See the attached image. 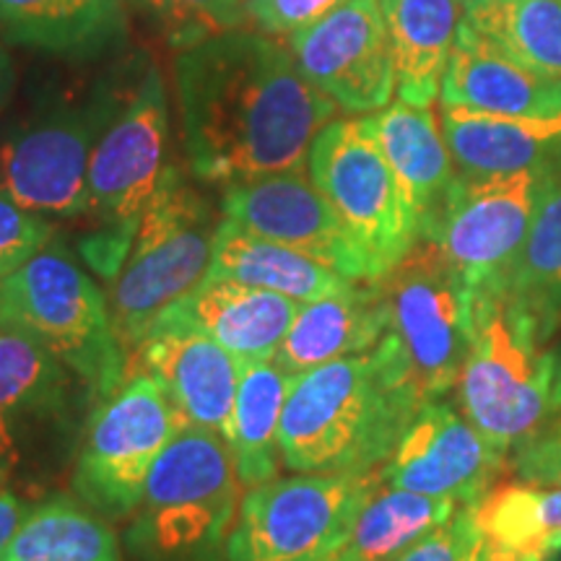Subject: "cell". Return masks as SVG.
Returning a JSON list of instances; mask_svg holds the SVG:
<instances>
[{"label": "cell", "instance_id": "60d3db41", "mask_svg": "<svg viewBox=\"0 0 561 561\" xmlns=\"http://www.w3.org/2000/svg\"><path fill=\"white\" fill-rule=\"evenodd\" d=\"M541 553H543V557L549 559V561H561V530L546 538Z\"/></svg>", "mask_w": 561, "mask_h": 561}, {"label": "cell", "instance_id": "8fae6325", "mask_svg": "<svg viewBox=\"0 0 561 561\" xmlns=\"http://www.w3.org/2000/svg\"><path fill=\"white\" fill-rule=\"evenodd\" d=\"M388 331L401 343L424 403L458 385L476 335V297L430 240H419L396 268L377 278Z\"/></svg>", "mask_w": 561, "mask_h": 561}, {"label": "cell", "instance_id": "44dd1931", "mask_svg": "<svg viewBox=\"0 0 561 561\" xmlns=\"http://www.w3.org/2000/svg\"><path fill=\"white\" fill-rule=\"evenodd\" d=\"M125 0H0V37L68 62L115 58L128 42Z\"/></svg>", "mask_w": 561, "mask_h": 561}, {"label": "cell", "instance_id": "d4e9b609", "mask_svg": "<svg viewBox=\"0 0 561 561\" xmlns=\"http://www.w3.org/2000/svg\"><path fill=\"white\" fill-rule=\"evenodd\" d=\"M206 280H237V284L255 286V289L276 291L299 305L331 297L354 284L339 271L328 268L297 250L252 234L250 229L240 227L227 216L216 231Z\"/></svg>", "mask_w": 561, "mask_h": 561}, {"label": "cell", "instance_id": "cb8c5ba5", "mask_svg": "<svg viewBox=\"0 0 561 561\" xmlns=\"http://www.w3.org/2000/svg\"><path fill=\"white\" fill-rule=\"evenodd\" d=\"M367 121L401 185L421 237L458 178L442 125L430 107L409 102L388 104Z\"/></svg>", "mask_w": 561, "mask_h": 561}, {"label": "cell", "instance_id": "e575fe53", "mask_svg": "<svg viewBox=\"0 0 561 561\" xmlns=\"http://www.w3.org/2000/svg\"><path fill=\"white\" fill-rule=\"evenodd\" d=\"M53 224L0 195V278L53 242Z\"/></svg>", "mask_w": 561, "mask_h": 561}, {"label": "cell", "instance_id": "83f0119b", "mask_svg": "<svg viewBox=\"0 0 561 561\" xmlns=\"http://www.w3.org/2000/svg\"><path fill=\"white\" fill-rule=\"evenodd\" d=\"M0 561H123V553L115 533L94 512L53 496L26 512Z\"/></svg>", "mask_w": 561, "mask_h": 561}, {"label": "cell", "instance_id": "836d02e7", "mask_svg": "<svg viewBox=\"0 0 561 561\" xmlns=\"http://www.w3.org/2000/svg\"><path fill=\"white\" fill-rule=\"evenodd\" d=\"M507 473L533 486H561V341L557 343V392L549 419L510 455Z\"/></svg>", "mask_w": 561, "mask_h": 561}, {"label": "cell", "instance_id": "ab89813d", "mask_svg": "<svg viewBox=\"0 0 561 561\" xmlns=\"http://www.w3.org/2000/svg\"><path fill=\"white\" fill-rule=\"evenodd\" d=\"M486 561H549L538 551H502L486 546Z\"/></svg>", "mask_w": 561, "mask_h": 561}, {"label": "cell", "instance_id": "30bf717a", "mask_svg": "<svg viewBox=\"0 0 561 561\" xmlns=\"http://www.w3.org/2000/svg\"><path fill=\"white\" fill-rule=\"evenodd\" d=\"M307 174L367 261L369 280L396 268L419 227L367 117L331 121L314 138Z\"/></svg>", "mask_w": 561, "mask_h": 561}, {"label": "cell", "instance_id": "3957f363", "mask_svg": "<svg viewBox=\"0 0 561 561\" xmlns=\"http://www.w3.org/2000/svg\"><path fill=\"white\" fill-rule=\"evenodd\" d=\"M151 58L138 50L81 87L58 91L0 133V195L53 219L89 214V164Z\"/></svg>", "mask_w": 561, "mask_h": 561}, {"label": "cell", "instance_id": "8d00e7d4", "mask_svg": "<svg viewBox=\"0 0 561 561\" xmlns=\"http://www.w3.org/2000/svg\"><path fill=\"white\" fill-rule=\"evenodd\" d=\"M343 3L346 0H244V11L257 32L291 37L294 32L331 16Z\"/></svg>", "mask_w": 561, "mask_h": 561}, {"label": "cell", "instance_id": "9a60e30c", "mask_svg": "<svg viewBox=\"0 0 561 561\" xmlns=\"http://www.w3.org/2000/svg\"><path fill=\"white\" fill-rule=\"evenodd\" d=\"M507 460L442 398L421 405L380 473L388 486L479 504L507 473Z\"/></svg>", "mask_w": 561, "mask_h": 561}, {"label": "cell", "instance_id": "9c48e42d", "mask_svg": "<svg viewBox=\"0 0 561 561\" xmlns=\"http://www.w3.org/2000/svg\"><path fill=\"white\" fill-rule=\"evenodd\" d=\"M369 473H297L248 489L229 533L227 561H320L348 543L351 528L380 486Z\"/></svg>", "mask_w": 561, "mask_h": 561}, {"label": "cell", "instance_id": "f546056e", "mask_svg": "<svg viewBox=\"0 0 561 561\" xmlns=\"http://www.w3.org/2000/svg\"><path fill=\"white\" fill-rule=\"evenodd\" d=\"M462 507L453 500L380 486L369 494L351 528L346 551L354 561H396L426 533L445 525Z\"/></svg>", "mask_w": 561, "mask_h": 561}, {"label": "cell", "instance_id": "7402d4cb", "mask_svg": "<svg viewBox=\"0 0 561 561\" xmlns=\"http://www.w3.org/2000/svg\"><path fill=\"white\" fill-rule=\"evenodd\" d=\"M442 133L460 172H536L561 182V115H489L442 104Z\"/></svg>", "mask_w": 561, "mask_h": 561}, {"label": "cell", "instance_id": "f35d334b", "mask_svg": "<svg viewBox=\"0 0 561 561\" xmlns=\"http://www.w3.org/2000/svg\"><path fill=\"white\" fill-rule=\"evenodd\" d=\"M13 87H16V68H13L5 39L0 37V112H3L5 104H9Z\"/></svg>", "mask_w": 561, "mask_h": 561}, {"label": "cell", "instance_id": "5bb4252c", "mask_svg": "<svg viewBox=\"0 0 561 561\" xmlns=\"http://www.w3.org/2000/svg\"><path fill=\"white\" fill-rule=\"evenodd\" d=\"M289 50L307 81L351 115L380 112L396 94L382 0H346L331 16L294 32Z\"/></svg>", "mask_w": 561, "mask_h": 561}, {"label": "cell", "instance_id": "d590c367", "mask_svg": "<svg viewBox=\"0 0 561 561\" xmlns=\"http://www.w3.org/2000/svg\"><path fill=\"white\" fill-rule=\"evenodd\" d=\"M481 541L483 533L476 523L473 504H462L450 520L426 533L396 561H466Z\"/></svg>", "mask_w": 561, "mask_h": 561}, {"label": "cell", "instance_id": "ffe728a7", "mask_svg": "<svg viewBox=\"0 0 561 561\" xmlns=\"http://www.w3.org/2000/svg\"><path fill=\"white\" fill-rule=\"evenodd\" d=\"M133 356L140 367L136 371L151 375L170 392L191 424L227 439L244 367L234 354L201 333L170 331L151 333Z\"/></svg>", "mask_w": 561, "mask_h": 561}, {"label": "cell", "instance_id": "f1b7e54d", "mask_svg": "<svg viewBox=\"0 0 561 561\" xmlns=\"http://www.w3.org/2000/svg\"><path fill=\"white\" fill-rule=\"evenodd\" d=\"M504 297L528 314L546 343L561 333V182L538 203Z\"/></svg>", "mask_w": 561, "mask_h": 561}, {"label": "cell", "instance_id": "5b68a950", "mask_svg": "<svg viewBox=\"0 0 561 561\" xmlns=\"http://www.w3.org/2000/svg\"><path fill=\"white\" fill-rule=\"evenodd\" d=\"M0 322L30 333L104 401L128 375L110 299L62 244L50 242L0 278Z\"/></svg>", "mask_w": 561, "mask_h": 561}, {"label": "cell", "instance_id": "1f68e13d", "mask_svg": "<svg viewBox=\"0 0 561 561\" xmlns=\"http://www.w3.org/2000/svg\"><path fill=\"white\" fill-rule=\"evenodd\" d=\"M483 541L502 551H538L561 530V486L500 481L473 504Z\"/></svg>", "mask_w": 561, "mask_h": 561}, {"label": "cell", "instance_id": "7a4b0ae2", "mask_svg": "<svg viewBox=\"0 0 561 561\" xmlns=\"http://www.w3.org/2000/svg\"><path fill=\"white\" fill-rule=\"evenodd\" d=\"M424 398L390 331L362 354L291 380L278 447L294 473H369L390 460Z\"/></svg>", "mask_w": 561, "mask_h": 561}, {"label": "cell", "instance_id": "8992f818", "mask_svg": "<svg viewBox=\"0 0 561 561\" xmlns=\"http://www.w3.org/2000/svg\"><path fill=\"white\" fill-rule=\"evenodd\" d=\"M219 224L206 195L170 161L112 280V322L128 359L159 314L206 280Z\"/></svg>", "mask_w": 561, "mask_h": 561}, {"label": "cell", "instance_id": "b9f144b4", "mask_svg": "<svg viewBox=\"0 0 561 561\" xmlns=\"http://www.w3.org/2000/svg\"><path fill=\"white\" fill-rule=\"evenodd\" d=\"M466 561H486V541H481L476 549L471 551V557H468Z\"/></svg>", "mask_w": 561, "mask_h": 561}, {"label": "cell", "instance_id": "d6986e66", "mask_svg": "<svg viewBox=\"0 0 561 561\" xmlns=\"http://www.w3.org/2000/svg\"><path fill=\"white\" fill-rule=\"evenodd\" d=\"M439 96L445 107H466L489 115H561V79L523 66L466 21H460Z\"/></svg>", "mask_w": 561, "mask_h": 561}, {"label": "cell", "instance_id": "4dcf8cb0", "mask_svg": "<svg viewBox=\"0 0 561 561\" xmlns=\"http://www.w3.org/2000/svg\"><path fill=\"white\" fill-rule=\"evenodd\" d=\"M462 21L523 66L561 79V0H468Z\"/></svg>", "mask_w": 561, "mask_h": 561}, {"label": "cell", "instance_id": "d6a6232c", "mask_svg": "<svg viewBox=\"0 0 561 561\" xmlns=\"http://www.w3.org/2000/svg\"><path fill=\"white\" fill-rule=\"evenodd\" d=\"M151 5L167 39L178 50L237 30L248 19L244 0H151Z\"/></svg>", "mask_w": 561, "mask_h": 561}, {"label": "cell", "instance_id": "ee69618b", "mask_svg": "<svg viewBox=\"0 0 561 561\" xmlns=\"http://www.w3.org/2000/svg\"><path fill=\"white\" fill-rule=\"evenodd\" d=\"M0 479H3V471H0Z\"/></svg>", "mask_w": 561, "mask_h": 561}, {"label": "cell", "instance_id": "6da1fadb", "mask_svg": "<svg viewBox=\"0 0 561 561\" xmlns=\"http://www.w3.org/2000/svg\"><path fill=\"white\" fill-rule=\"evenodd\" d=\"M174 94L191 174L224 187L305 172L314 138L339 110L289 47L242 26L180 50Z\"/></svg>", "mask_w": 561, "mask_h": 561}, {"label": "cell", "instance_id": "ba28073f", "mask_svg": "<svg viewBox=\"0 0 561 561\" xmlns=\"http://www.w3.org/2000/svg\"><path fill=\"white\" fill-rule=\"evenodd\" d=\"M170 151V94L149 62L130 96L104 128L89 164V214L96 231L91 261L115 276L128 255L140 216L164 178Z\"/></svg>", "mask_w": 561, "mask_h": 561}, {"label": "cell", "instance_id": "7bdbcfd3", "mask_svg": "<svg viewBox=\"0 0 561 561\" xmlns=\"http://www.w3.org/2000/svg\"><path fill=\"white\" fill-rule=\"evenodd\" d=\"M320 561H354V557H351V553L346 551V546H343L341 551H335V553H331V557H325V559H320Z\"/></svg>", "mask_w": 561, "mask_h": 561}, {"label": "cell", "instance_id": "74e56055", "mask_svg": "<svg viewBox=\"0 0 561 561\" xmlns=\"http://www.w3.org/2000/svg\"><path fill=\"white\" fill-rule=\"evenodd\" d=\"M26 512H30L26 502H21L16 494H11V491H0V553H3L5 546L11 543V538L16 536Z\"/></svg>", "mask_w": 561, "mask_h": 561}, {"label": "cell", "instance_id": "2e32d148", "mask_svg": "<svg viewBox=\"0 0 561 561\" xmlns=\"http://www.w3.org/2000/svg\"><path fill=\"white\" fill-rule=\"evenodd\" d=\"M221 214L252 234L297 250L351 280H369L367 261L310 174L284 172L224 187Z\"/></svg>", "mask_w": 561, "mask_h": 561}, {"label": "cell", "instance_id": "ac0fdd59", "mask_svg": "<svg viewBox=\"0 0 561 561\" xmlns=\"http://www.w3.org/2000/svg\"><path fill=\"white\" fill-rule=\"evenodd\" d=\"M299 307L289 297L237 280H203L159 314L151 333L193 331L216 341L242 364L268 362L284 343Z\"/></svg>", "mask_w": 561, "mask_h": 561}, {"label": "cell", "instance_id": "4fadbf2b", "mask_svg": "<svg viewBox=\"0 0 561 561\" xmlns=\"http://www.w3.org/2000/svg\"><path fill=\"white\" fill-rule=\"evenodd\" d=\"M551 185L557 182L536 172H458L419 240L437 244L473 291L476 305L502 297L538 203Z\"/></svg>", "mask_w": 561, "mask_h": 561}, {"label": "cell", "instance_id": "52a82bcc", "mask_svg": "<svg viewBox=\"0 0 561 561\" xmlns=\"http://www.w3.org/2000/svg\"><path fill=\"white\" fill-rule=\"evenodd\" d=\"M557 392V343H546L510 297L476 305V335L462 364L458 409L510 458L549 419Z\"/></svg>", "mask_w": 561, "mask_h": 561}, {"label": "cell", "instance_id": "7c38bea8", "mask_svg": "<svg viewBox=\"0 0 561 561\" xmlns=\"http://www.w3.org/2000/svg\"><path fill=\"white\" fill-rule=\"evenodd\" d=\"M187 424L151 375L128 371L121 388L91 413L76 460V494L104 517H128L144 496L153 462Z\"/></svg>", "mask_w": 561, "mask_h": 561}, {"label": "cell", "instance_id": "603a6c76", "mask_svg": "<svg viewBox=\"0 0 561 561\" xmlns=\"http://www.w3.org/2000/svg\"><path fill=\"white\" fill-rule=\"evenodd\" d=\"M388 333V305L377 280H354L348 289L301 305L276 351V364L291 377L320 364L362 354Z\"/></svg>", "mask_w": 561, "mask_h": 561}, {"label": "cell", "instance_id": "f6af8a7d", "mask_svg": "<svg viewBox=\"0 0 561 561\" xmlns=\"http://www.w3.org/2000/svg\"><path fill=\"white\" fill-rule=\"evenodd\" d=\"M462 3H468V0H462Z\"/></svg>", "mask_w": 561, "mask_h": 561}, {"label": "cell", "instance_id": "4316f807", "mask_svg": "<svg viewBox=\"0 0 561 561\" xmlns=\"http://www.w3.org/2000/svg\"><path fill=\"white\" fill-rule=\"evenodd\" d=\"M291 380L294 377L280 369L276 359L250 362L242 367L227 434L242 486H261L278 476V466L284 462L278 432Z\"/></svg>", "mask_w": 561, "mask_h": 561}, {"label": "cell", "instance_id": "277c9868", "mask_svg": "<svg viewBox=\"0 0 561 561\" xmlns=\"http://www.w3.org/2000/svg\"><path fill=\"white\" fill-rule=\"evenodd\" d=\"M240 486L227 439L187 424L153 462L125 533L130 559L227 561Z\"/></svg>", "mask_w": 561, "mask_h": 561}, {"label": "cell", "instance_id": "e0dca14e", "mask_svg": "<svg viewBox=\"0 0 561 561\" xmlns=\"http://www.w3.org/2000/svg\"><path fill=\"white\" fill-rule=\"evenodd\" d=\"M76 380L30 333L0 322V471H11L50 434L68 430Z\"/></svg>", "mask_w": 561, "mask_h": 561}, {"label": "cell", "instance_id": "484cf974", "mask_svg": "<svg viewBox=\"0 0 561 561\" xmlns=\"http://www.w3.org/2000/svg\"><path fill=\"white\" fill-rule=\"evenodd\" d=\"M462 9V0H382L401 102L430 107L439 96Z\"/></svg>", "mask_w": 561, "mask_h": 561}]
</instances>
